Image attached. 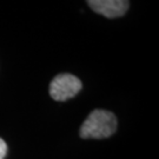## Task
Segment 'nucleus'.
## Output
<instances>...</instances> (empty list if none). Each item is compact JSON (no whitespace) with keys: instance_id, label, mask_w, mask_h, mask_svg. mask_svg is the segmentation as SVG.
Here are the masks:
<instances>
[{"instance_id":"obj_3","label":"nucleus","mask_w":159,"mask_h":159,"mask_svg":"<svg viewBox=\"0 0 159 159\" xmlns=\"http://www.w3.org/2000/svg\"><path fill=\"white\" fill-rule=\"evenodd\" d=\"M87 5L98 14L113 19V18L123 17L125 14L130 7V1H125V0H90V1H87Z\"/></svg>"},{"instance_id":"obj_4","label":"nucleus","mask_w":159,"mask_h":159,"mask_svg":"<svg viewBox=\"0 0 159 159\" xmlns=\"http://www.w3.org/2000/svg\"><path fill=\"white\" fill-rule=\"evenodd\" d=\"M7 153V144L4 139L0 138V159H5Z\"/></svg>"},{"instance_id":"obj_2","label":"nucleus","mask_w":159,"mask_h":159,"mask_svg":"<svg viewBox=\"0 0 159 159\" xmlns=\"http://www.w3.org/2000/svg\"><path fill=\"white\" fill-rule=\"evenodd\" d=\"M83 87L81 80L70 73H60L51 80L50 96L56 102H65L73 98L80 92Z\"/></svg>"},{"instance_id":"obj_1","label":"nucleus","mask_w":159,"mask_h":159,"mask_svg":"<svg viewBox=\"0 0 159 159\" xmlns=\"http://www.w3.org/2000/svg\"><path fill=\"white\" fill-rule=\"evenodd\" d=\"M118 120L114 113L97 108L87 116L81 124L79 136L83 139H104L116 133Z\"/></svg>"}]
</instances>
